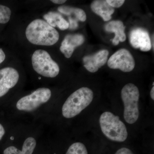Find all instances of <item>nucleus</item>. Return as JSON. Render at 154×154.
<instances>
[{"label": "nucleus", "mask_w": 154, "mask_h": 154, "mask_svg": "<svg viewBox=\"0 0 154 154\" xmlns=\"http://www.w3.org/2000/svg\"><path fill=\"white\" fill-rule=\"evenodd\" d=\"M25 35L30 43L43 46L56 44L60 36L56 29L41 19H35L30 22L26 28Z\"/></svg>", "instance_id": "nucleus-1"}, {"label": "nucleus", "mask_w": 154, "mask_h": 154, "mask_svg": "<svg viewBox=\"0 0 154 154\" xmlns=\"http://www.w3.org/2000/svg\"><path fill=\"white\" fill-rule=\"evenodd\" d=\"M94 96L93 91L87 87L80 88L75 91L63 105V116L66 119H71L79 115L90 105Z\"/></svg>", "instance_id": "nucleus-2"}, {"label": "nucleus", "mask_w": 154, "mask_h": 154, "mask_svg": "<svg viewBox=\"0 0 154 154\" xmlns=\"http://www.w3.org/2000/svg\"><path fill=\"white\" fill-rule=\"evenodd\" d=\"M99 124L102 133L108 139L118 142L126 140L127 130L117 116L109 111L104 112L100 116Z\"/></svg>", "instance_id": "nucleus-3"}, {"label": "nucleus", "mask_w": 154, "mask_h": 154, "mask_svg": "<svg viewBox=\"0 0 154 154\" xmlns=\"http://www.w3.org/2000/svg\"><path fill=\"white\" fill-rule=\"evenodd\" d=\"M52 93L49 88H38L19 99L15 105V109L22 113H33L49 102Z\"/></svg>", "instance_id": "nucleus-4"}, {"label": "nucleus", "mask_w": 154, "mask_h": 154, "mask_svg": "<svg viewBox=\"0 0 154 154\" xmlns=\"http://www.w3.org/2000/svg\"><path fill=\"white\" fill-rule=\"evenodd\" d=\"M121 98L124 103L125 120L130 124H134L139 116L138 88L132 83L127 84L122 90Z\"/></svg>", "instance_id": "nucleus-5"}, {"label": "nucleus", "mask_w": 154, "mask_h": 154, "mask_svg": "<svg viewBox=\"0 0 154 154\" xmlns=\"http://www.w3.org/2000/svg\"><path fill=\"white\" fill-rule=\"evenodd\" d=\"M31 61L33 69L42 76L54 78L59 74L58 65L46 51L42 49L35 51L32 56Z\"/></svg>", "instance_id": "nucleus-6"}, {"label": "nucleus", "mask_w": 154, "mask_h": 154, "mask_svg": "<svg viewBox=\"0 0 154 154\" xmlns=\"http://www.w3.org/2000/svg\"><path fill=\"white\" fill-rule=\"evenodd\" d=\"M109 68L119 69L123 72H130L134 69L135 63L133 57L126 49L117 51L111 56L107 62Z\"/></svg>", "instance_id": "nucleus-7"}, {"label": "nucleus", "mask_w": 154, "mask_h": 154, "mask_svg": "<svg viewBox=\"0 0 154 154\" xmlns=\"http://www.w3.org/2000/svg\"><path fill=\"white\" fill-rule=\"evenodd\" d=\"M19 79V73L14 68L8 67L0 69V98L17 85Z\"/></svg>", "instance_id": "nucleus-8"}, {"label": "nucleus", "mask_w": 154, "mask_h": 154, "mask_svg": "<svg viewBox=\"0 0 154 154\" xmlns=\"http://www.w3.org/2000/svg\"><path fill=\"white\" fill-rule=\"evenodd\" d=\"M131 44L135 48H140L143 51H148L152 48V43L148 32L141 28H136L130 34Z\"/></svg>", "instance_id": "nucleus-9"}, {"label": "nucleus", "mask_w": 154, "mask_h": 154, "mask_svg": "<svg viewBox=\"0 0 154 154\" xmlns=\"http://www.w3.org/2000/svg\"><path fill=\"white\" fill-rule=\"evenodd\" d=\"M108 55V51L102 50L94 55L85 57L83 58L84 66L88 71L96 72L107 62Z\"/></svg>", "instance_id": "nucleus-10"}, {"label": "nucleus", "mask_w": 154, "mask_h": 154, "mask_svg": "<svg viewBox=\"0 0 154 154\" xmlns=\"http://www.w3.org/2000/svg\"><path fill=\"white\" fill-rule=\"evenodd\" d=\"M85 38L81 34H68L62 42L60 49L67 58L71 57L76 48L83 44Z\"/></svg>", "instance_id": "nucleus-11"}, {"label": "nucleus", "mask_w": 154, "mask_h": 154, "mask_svg": "<svg viewBox=\"0 0 154 154\" xmlns=\"http://www.w3.org/2000/svg\"><path fill=\"white\" fill-rule=\"evenodd\" d=\"M37 145L36 139L33 136L28 137L24 140L22 147L10 146L4 150L3 154H33Z\"/></svg>", "instance_id": "nucleus-12"}, {"label": "nucleus", "mask_w": 154, "mask_h": 154, "mask_svg": "<svg viewBox=\"0 0 154 154\" xmlns=\"http://www.w3.org/2000/svg\"><path fill=\"white\" fill-rule=\"evenodd\" d=\"M105 29L107 32L115 33V36L112 40V43L114 45H117L119 42H123L126 40V35L125 33V27L121 21L109 22L105 25Z\"/></svg>", "instance_id": "nucleus-13"}, {"label": "nucleus", "mask_w": 154, "mask_h": 154, "mask_svg": "<svg viewBox=\"0 0 154 154\" xmlns=\"http://www.w3.org/2000/svg\"><path fill=\"white\" fill-rule=\"evenodd\" d=\"M91 8L94 13L102 17L105 22L111 19V15L114 12V8L104 0L94 1L91 4Z\"/></svg>", "instance_id": "nucleus-14"}, {"label": "nucleus", "mask_w": 154, "mask_h": 154, "mask_svg": "<svg viewBox=\"0 0 154 154\" xmlns=\"http://www.w3.org/2000/svg\"><path fill=\"white\" fill-rule=\"evenodd\" d=\"M43 18L53 28L57 27L61 30H66L69 28V22L58 13L50 12L45 14Z\"/></svg>", "instance_id": "nucleus-15"}, {"label": "nucleus", "mask_w": 154, "mask_h": 154, "mask_svg": "<svg viewBox=\"0 0 154 154\" xmlns=\"http://www.w3.org/2000/svg\"><path fill=\"white\" fill-rule=\"evenodd\" d=\"M58 11L62 14L66 15L74 14L77 19L82 22H85L87 19L85 12L82 9L68 6H62L58 7Z\"/></svg>", "instance_id": "nucleus-16"}, {"label": "nucleus", "mask_w": 154, "mask_h": 154, "mask_svg": "<svg viewBox=\"0 0 154 154\" xmlns=\"http://www.w3.org/2000/svg\"><path fill=\"white\" fill-rule=\"evenodd\" d=\"M66 154H88V152L84 144L76 142L70 146Z\"/></svg>", "instance_id": "nucleus-17"}, {"label": "nucleus", "mask_w": 154, "mask_h": 154, "mask_svg": "<svg viewBox=\"0 0 154 154\" xmlns=\"http://www.w3.org/2000/svg\"><path fill=\"white\" fill-rule=\"evenodd\" d=\"M11 11L7 6L0 5V24L8 23L11 19Z\"/></svg>", "instance_id": "nucleus-18"}, {"label": "nucleus", "mask_w": 154, "mask_h": 154, "mask_svg": "<svg viewBox=\"0 0 154 154\" xmlns=\"http://www.w3.org/2000/svg\"><path fill=\"white\" fill-rule=\"evenodd\" d=\"M107 2L112 8H120L124 4V0H107Z\"/></svg>", "instance_id": "nucleus-19"}, {"label": "nucleus", "mask_w": 154, "mask_h": 154, "mask_svg": "<svg viewBox=\"0 0 154 154\" xmlns=\"http://www.w3.org/2000/svg\"><path fill=\"white\" fill-rule=\"evenodd\" d=\"M115 154H134L130 149L123 147L118 149Z\"/></svg>", "instance_id": "nucleus-20"}, {"label": "nucleus", "mask_w": 154, "mask_h": 154, "mask_svg": "<svg viewBox=\"0 0 154 154\" xmlns=\"http://www.w3.org/2000/svg\"><path fill=\"white\" fill-rule=\"evenodd\" d=\"M69 28L70 29H75L78 27V24L76 20L69 18Z\"/></svg>", "instance_id": "nucleus-21"}, {"label": "nucleus", "mask_w": 154, "mask_h": 154, "mask_svg": "<svg viewBox=\"0 0 154 154\" xmlns=\"http://www.w3.org/2000/svg\"><path fill=\"white\" fill-rule=\"evenodd\" d=\"M5 129L4 126L0 123V141L2 140V139L4 137L5 134Z\"/></svg>", "instance_id": "nucleus-22"}, {"label": "nucleus", "mask_w": 154, "mask_h": 154, "mask_svg": "<svg viewBox=\"0 0 154 154\" xmlns=\"http://www.w3.org/2000/svg\"><path fill=\"white\" fill-rule=\"evenodd\" d=\"M6 55L2 49L0 48V64L2 63L5 59Z\"/></svg>", "instance_id": "nucleus-23"}, {"label": "nucleus", "mask_w": 154, "mask_h": 154, "mask_svg": "<svg viewBox=\"0 0 154 154\" xmlns=\"http://www.w3.org/2000/svg\"><path fill=\"white\" fill-rule=\"evenodd\" d=\"M52 3L57 5H62L66 2V0H52L51 1Z\"/></svg>", "instance_id": "nucleus-24"}, {"label": "nucleus", "mask_w": 154, "mask_h": 154, "mask_svg": "<svg viewBox=\"0 0 154 154\" xmlns=\"http://www.w3.org/2000/svg\"><path fill=\"white\" fill-rule=\"evenodd\" d=\"M150 96L151 97L152 99L153 100H154V87L152 88L151 90L150 91Z\"/></svg>", "instance_id": "nucleus-25"}]
</instances>
